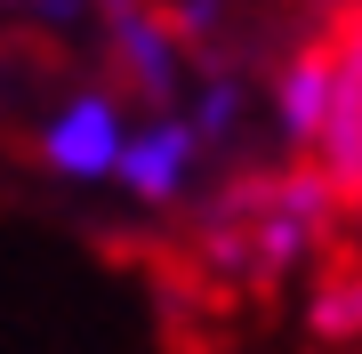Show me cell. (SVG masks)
Here are the masks:
<instances>
[{
  "label": "cell",
  "mask_w": 362,
  "mask_h": 354,
  "mask_svg": "<svg viewBox=\"0 0 362 354\" xmlns=\"http://www.w3.org/2000/svg\"><path fill=\"white\" fill-rule=\"evenodd\" d=\"M121 137H129V113H121V97H113V89H73L65 105L40 121L33 153H40V170L65 177V185H105V177H113Z\"/></svg>",
  "instance_id": "cell-1"
},
{
  "label": "cell",
  "mask_w": 362,
  "mask_h": 354,
  "mask_svg": "<svg viewBox=\"0 0 362 354\" xmlns=\"http://www.w3.org/2000/svg\"><path fill=\"white\" fill-rule=\"evenodd\" d=\"M314 170H322L330 201H362V16H346V33L330 40V105L314 129Z\"/></svg>",
  "instance_id": "cell-2"
},
{
  "label": "cell",
  "mask_w": 362,
  "mask_h": 354,
  "mask_svg": "<svg viewBox=\"0 0 362 354\" xmlns=\"http://www.w3.org/2000/svg\"><path fill=\"white\" fill-rule=\"evenodd\" d=\"M97 16H105V49H113L121 81L145 105L169 113V97H177V33H169V16L153 0H97Z\"/></svg>",
  "instance_id": "cell-3"
},
{
  "label": "cell",
  "mask_w": 362,
  "mask_h": 354,
  "mask_svg": "<svg viewBox=\"0 0 362 354\" xmlns=\"http://www.w3.org/2000/svg\"><path fill=\"white\" fill-rule=\"evenodd\" d=\"M194 161H202V137L185 129V113H153L145 129L121 137L113 185H121L129 201H145V210H169V201L185 194V177H194Z\"/></svg>",
  "instance_id": "cell-4"
},
{
  "label": "cell",
  "mask_w": 362,
  "mask_h": 354,
  "mask_svg": "<svg viewBox=\"0 0 362 354\" xmlns=\"http://www.w3.org/2000/svg\"><path fill=\"white\" fill-rule=\"evenodd\" d=\"M322 105H330V49H298L282 65V81H274V121H282V137L290 145H314Z\"/></svg>",
  "instance_id": "cell-5"
},
{
  "label": "cell",
  "mask_w": 362,
  "mask_h": 354,
  "mask_svg": "<svg viewBox=\"0 0 362 354\" xmlns=\"http://www.w3.org/2000/svg\"><path fill=\"white\" fill-rule=\"evenodd\" d=\"M185 129H194L202 145H226L233 129H242V89H233L226 73H209L202 97H194V113H185Z\"/></svg>",
  "instance_id": "cell-6"
},
{
  "label": "cell",
  "mask_w": 362,
  "mask_h": 354,
  "mask_svg": "<svg viewBox=\"0 0 362 354\" xmlns=\"http://www.w3.org/2000/svg\"><path fill=\"white\" fill-rule=\"evenodd\" d=\"M314 330H322V338H362V274L330 282L322 298H314Z\"/></svg>",
  "instance_id": "cell-7"
},
{
  "label": "cell",
  "mask_w": 362,
  "mask_h": 354,
  "mask_svg": "<svg viewBox=\"0 0 362 354\" xmlns=\"http://www.w3.org/2000/svg\"><path fill=\"white\" fill-rule=\"evenodd\" d=\"M16 8H33L40 25H57V33H65V25H81V16L97 8V0H16Z\"/></svg>",
  "instance_id": "cell-8"
},
{
  "label": "cell",
  "mask_w": 362,
  "mask_h": 354,
  "mask_svg": "<svg viewBox=\"0 0 362 354\" xmlns=\"http://www.w3.org/2000/svg\"><path fill=\"white\" fill-rule=\"evenodd\" d=\"M0 8H16V0H0Z\"/></svg>",
  "instance_id": "cell-9"
}]
</instances>
